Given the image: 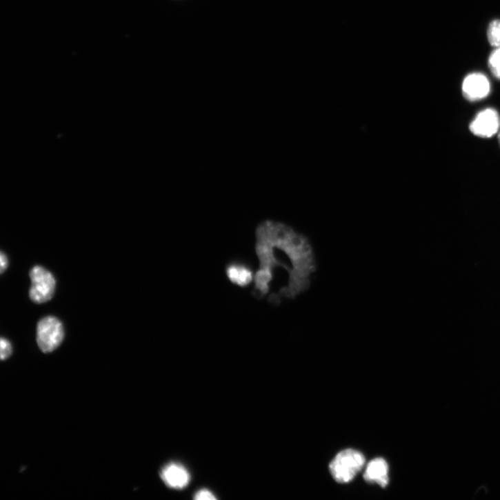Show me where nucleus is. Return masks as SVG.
<instances>
[{
  "mask_svg": "<svg viewBox=\"0 0 500 500\" xmlns=\"http://www.w3.org/2000/svg\"><path fill=\"white\" fill-rule=\"evenodd\" d=\"M255 235V252L259 268L254 277L253 295L263 299L269 293L275 272L279 268L286 272L288 283L285 288L269 296L270 303L277 306L282 298L293 299L309 289L312 277L317 270L315 254L311 243L283 259L278 256L277 248L260 224L256 228Z\"/></svg>",
  "mask_w": 500,
  "mask_h": 500,
  "instance_id": "obj_1",
  "label": "nucleus"
},
{
  "mask_svg": "<svg viewBox=\"0 0 500 500\" xmlns=\"http://www.w3.org/2000/svg\"><path fill=\"white\" fill-rule=\"evenodd\" d=\"M365 462V457L360 452L348 449L336 456L330 465V470L337 482L348 483L362 469Z\"/></svg>",
  "mask_w": 500,
  "mask_h": 500,
  "instance_id": "obj_2",
  "label": "nucleus"
},
{
  "mask_svg": "<svg viewBox=\"0 0 500 500\" xmlns=\"http://www.w3.org/2000/svg\"><path fill=\"white\" fill-rule=\"evenodd\" d=\"M64 336L63 324L56 317H45L37 325V341L39 348L44 353L55 350L61 344Z\"/></svg>",
  "mask_w": 500,
  "mask_h": 500,
  "instance_id": "obj_3",
  "label": "nucleus"
},
{
  "mask_svg": "<svg viewBox=\"0 0 500 500\" xmlns=\"http://www.w3.org/2000/svg\"><path fill=\"white\" fill-rule=\"evenodd\" d=\"M32 286L30 297L37 304H43L50 301L53 297L56 280L53 274L45 268L36 266L30 270Z\"/></svg>",
  "mask_w": 500,
  "mask_h": 500,
  "instance_id": "obj_4",
  "label": "nucleus"
},
{
  "mask_svg": "<svg viewBox=\"0 0 500 500\" xmlns=\"http://www.w3.org/2000/svg\"><path fill=\"white\" fill-rule=\"evenodd\" d=\"M500 127V118L497 112L492 108L479 112L470 123L469 129L475 136L488 139L498 132Z\"/></svg>",
  "mask_w": 500,
  "mask_h": 500,
  "instance_id": "obj_5",
  "label": "nucleus"
},
{
  "mask_svg": "<svg viewBox=\"0 0 500 500\" xmlns=\"http://www.w3.org/2000/svg\"><path fill=\"white\" fill-rule=\"evenodd\" d=\"M462 92L468 101H477L488 96L490 92V83L486 77L481 73L470 74L463 82Z\"/></svg>",
  "mask_w": 500,
  "mask_h": 500,
  "instance_id": "obj_6",
  "label": "nucleus"
},
{
  "mask_svg": "<svg viewBox=\"0 0 500 500\" xmlns=\"http://www.w3.org/2000/svg\"><path fill=\"white\" fill-rule=\"evenodd\" d=\"M228 280L241 288H248L254 279L255 274L252 267L240 261L229 263L226 268Z\"/></svg>",
  "mask_w": 500,
  "mask_h": 500,
  "instance_id": "obj_7",
  "label": "nucleus"
},
{
  "mask_svg": "<svg viewBox=\"0 0 500 500\" xmlns=\"http://www.w3.org/2000/svg\"><path fill=\"white\" fill-rule=\"evenodd\" d=\"M161 479L169 487L181 489L186 487L190 481V474L181 465L171 463L165 466L161 473Z\"/></svg>",
  "mask_w": 500,
  "mask_h": 500,
  "instance_id": "obj_8",
  "label": "nucleus"
},
{
  "mask_svg": "<svg viewBox=\"0 0 500 500\" xmlns=\"http://www.w3.org/2000/svg\"><path fill=\"white\" fill-rule=\"evenodd\" d=\"M388 466L386 461L383 459L377 458L368 464L364 479L369 483H376L384 488L388 483Z\"/></svg>",
  "mask_w": 500,
  "mask_h": 500,
  "instance_id": "obj_9",
  "label": "nucleus"
},
{
  "mask_svg": "<svg viewBox=\"0 0 500 500\" xmlns=\"http://www.w3.org/2000/svg\"><path fill=\"white\" fill-rule=\"evenodd\" d=\"M486 34L488 41L492 47L500 48V19L490 21Z\"/></svg>",
  "mask_w": 500,
  "mask_h": 500,
  "instance_id": "obj_10",
  "label": "nucleus"
},
{
  "mask_svg": "<svg viewBox=\"0 0 500 500\" xmlns=\"http://www.w3.org/2000/svg\"><path fill=\"white\" fill-rule=\"evenodd\" d=\"M488 66L492 74L500 79V48H497L490 55Z\"/></svg>",
  "mask_w": 500,
  "mask_h": 500,
  "instance_id": "obj_11",
  "label": "nucleus"
},
{
  "mask_svg": "<svg viewBox=\"0 0 500 500\" xmlns=\"http://www.w3.org/2000/svg\"><path fill=\"white\" fill-rule=\"evenodd\" d=\"M0 346H1V353H0L1 359L6 360L8 359L12 353V344L8 339L2 338L1 342H0Z\"/></svg>",
  "mask_w": 500,
  "mask_h": 500,
  "instance_id": "obj_12",
  "label": "nucleus"
},
{
  "mask_svg": "<svg viewBox=\"0 0 500 500\" xmlns=\"http://www.w3.org/2000/svg\"><path fill=\"white\" fill-rule=\"evenodd\" d=\"M194 499L197 500H214L217 499V497L210 490L203 489L199 490L195 494Z\"/></svg>",
  "mask_w": 500,
  "mask_h": 500,
  "instance_id": "obj_13",
  "label": "nucleus"
},
{
  "mask_svg": "<svg viewBox=\"0 0 500 500\" xmlns=\"http://www.w3.org/2000/svg\"><path fill=\"white\" fill-rule=\"evenodd\" d=\"M0 263H1V273L3 274L8 268L9 264L8 258L3 252L0 254Z\"/></svg>",
  "mask_w": 500,
  "mask_h": 500,
  "instance_id": "obj_14",
  "label": "nucleus"
},
{
  "mask_svg": "<svg viewBox=\"0 0 500 500\" xmlns=\"http://www.w3.org/2000/svg\"><path fill=\"white\" fill-rule=\"evenodd\" d=\"M497 139H498V142H499V146H500V132L498 134Z\"/></svg>",
  "mask_w": 500,
  "mask_h": 500,
  "instance_id": "obj_15",
  "label": "nucleus"
}]
</instances>
